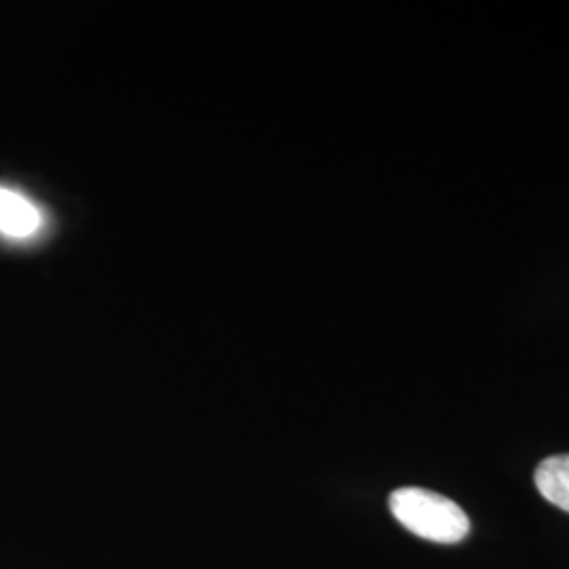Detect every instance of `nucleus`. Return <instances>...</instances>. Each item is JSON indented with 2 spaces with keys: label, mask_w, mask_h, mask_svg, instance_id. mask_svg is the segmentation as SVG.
<instances>
[{
  "label": "nucleus",
  "mask_w": 569,
  "mask_h": 569,
  "mask_svg": "<svg viewBox=\"0 0 569 569\" xmlns=\"http://www.w3.org/2000/svg\"><path fill=\"white\" fill-rule=\"evenodd\" d=\"M388 507L403 528L437 545H456L470 531L467 512L430 489H397L390 493Z\"/></svg>",
  "instance_id": "1"
},
{
  "label": "nucleus",
  "mask_w": 569,
  "mask_h": 569,
  "mask_svg": "<svg viewBox=\"0 0 569 569\" xmlns=\"http://www.w3.org/2000/svg\"><path fill=\"white\" fill-rule=\"evenodd\" d=\"M41 209L20 192L0 188V232L11 239H28L39 232Z\"/></svg>",
  "instance_id": "2"
},
{
  "label": "nucleus",
  "mask_w": 569,
  "mask_h": 569,
  "mask_svg": "<svg viewBox=\"0 0 569 569\" xmlns=\"http://www.w3.org/2000/svg\"><path fill=\"white\" fill-rule=\"evenodd\" d=\"M533 481L547 502L569 512V453L542 460L536 468Z\"/></svg>",
  "instance_id": "3"
}]
</instances>
